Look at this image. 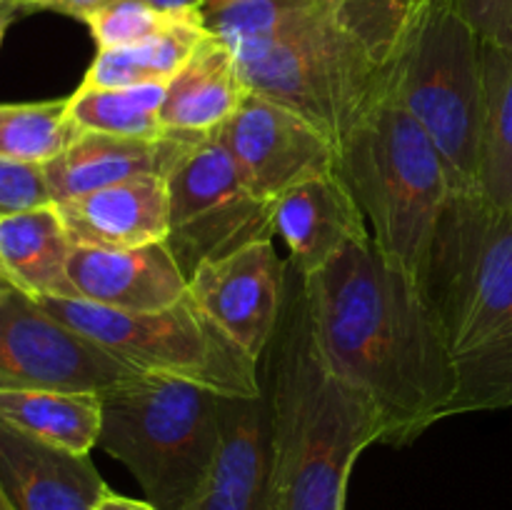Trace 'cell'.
I'll list each match as a JSON object with an SVG mask.
<instances>
[{
    "label": "cell",
    "instance_id": "cell-1",
    "mask_svg": "<svg viewBox=\"0 0 512 510\" xmlns=\"http://www.w3.org/2000/svg\"><path fill=\"white\" fill-rule=\"evenodd\" d=\"M303 283L315 345L325 365L375 405L383 445L403 448L450 418L455 373L438 318L373 240L348 245Z\"/></svg>",
    "mask_w": 512,
    "mask_h": 510
},
{
    "label": "cell",
    "instance_id": "cell-2",
    "mask_svg": "<svg viewBox=\"0 0 512 510\" xmlns=\"http://www.w3.org/2000/svg\"><path fill=\"white\" fill-rule=\"evenodd\" d=\"M425 0H293L265 38L233 45L245 88L318 125L335 145L393 98Z\"/></svg>",
    "mask_w": 512,
    "mask_h": 510
},
{
    "label": "cell",
    "instance_id": "cell-3",
    "mask_svg": "<svg viewBox=\"0 0 512 510\" xmlns=\"http://www.w3.org/2000/svg\"><path fill=\"white\" fill-rule=\"evenodd\" d=\"M260 383L273 423V510H345L355 460L383 445L385 428L375 405L325 365L305 283L290 263Z\"/></svg>",
    "mask_w": 512,
    "mask_h": 510
},
{
    "label": "cell",
    "instance_id": "cell-4",
    "mask_svg": "<svg viewBox=\"0 0 512 510\" xmlns=\"http://www.w3.org/2000/svg\"><path fill=\"white\" fill-rule=\"evenodd\" d=\"M425 298L455 373L453 415L512 408V210L478 193L445 205Z\"/></svg>",
    "mask_w": 512,
    "mask_h": 510
},
{
    "label": "cell",
    "instance_id": "cell-5",
    "mask_svg": "<svg viewBox=\"0 0 512 510\" xmlns=\"http://www.w3.org/2000/svg\"><path fill=\"white\" fill-rule=\"evenodd\" d=\"M338 170L363 208L380 258L425 293L440 218L453 198L433 140L388 100L340 145Z\"/></svg>",
    "mask_w": 512,
    "mask_h": 510
},
{
    "label": "cell",
    "instance_id": "cell-6",
    "mask_svg": "<svg viewBox=\"0 0 512 510\" xmlns=\"http://www.w3.org/2000/svg\"><path fill=\"white\" fill-rule=\"evenodd\" d=\"M215 390L170 375L135 373L103 393L98 448L120 460L158 510H188L220 445Z\"/></svg>",
    "mask_w": 512,
    "mask_h": 510
},
{
    "label": "cell",
    "instance_id": "cell-7",
    "mask_svg": "<svg viewBox=\"0 0 512 510\" xmlns=\"http://www.w3.org/2000/svg\"><path fill=\"white\" fill-rule=\"evenodd\" d=\"M390 100L433 140L453 193H478L483 43L450 0L423 3L400 55Z\"/></svg>",
    "mask_w": 512,
    "mask_h": 510
},
{
    "label": "cell",
    "instance_id": "cell-8",
    "mask_svg": "<svg viewBox=\"0 0 512 510\" xmlns=\"http://www.w3.org/2000/svg\"><path fill=\"white\" fill-rule=\"evenodd\" d=\"M35 303L140 373L190 380L235 398L263 393L258 360L240 350L190 293L153 313H125L78 298H38Z\"/></svg>",
    "mask_w": 512,
    "mask_h": 510
},
{
    "label": "cell",
    "instance_id": "cell-9",
    "mask_svg": "<svg viewBox=\"0 0 512 510\" xmlns=\"http://www.w3.org/2000/svg\"><path fill=\"white\" fill-rule=\"evenodd\" d=\"M170 230L165 245L185 278L205 260L258 240H273V200L248 188L238 160L218 133L200 140L168 175Z\"/></svg>",
    "mask_w": 512,
    "mask_h": 510
},
{
    "label": "cell",
    "instance_id": "cell-10",
    "mask_svg": "<svg viewBox=\"0 0 512 510\" xmlns=\"http://www.w3.org/2000/svg\"><path fill=\"white\" fill-rule=\"evenodd\" d=\"M140 370L45 313L20 290L0 295V388L108 393Z\"/></svg>",
    "mask_w": 512,
    "mask_h": 510
},
{
    "label": "cell",
    "instance_id": "cell-11",
    "mask_svg": "<svg viewBox=\"0 0 512 510\" xmlns=\"http://www.w3.org/2000/svg\"><path fill=\"white\" fill-rule=\"evenodd\" d=\"M218 135L238 160L248 188L263 200L338 170V145L318 125L253 90Z\"/></svg>",
    "mask_w": 512,
    "mask_h": 510
},
{
    "label": "cell",
    "instance_id": "cell-12",
    "mask_svg": "<svg viewBox=\"0 0 512 510\" xmlns=\"http://www.w3.org/2000/svg\"><path fill=\"white\" fill-rule=\"evenodd\" d=\"M288 260L273 240H258L223 258L205 260L188 278L190 298L253 360L263 358L278 328Z\"/></svg>",
    "mask_w": 512,
    "mask_h": 510
},
{
    "label": "cell",
    "instance_id": "cell-13",
    "mask_svg": "<svg viewBox=\"0 0 512 510\" xmlns=\"http://www.w3.org/2000/svg\"><path fill=\"white\" fill-rule=\"evenodd\" d=\"M70 298L125 313H153L188 295V278L165 243L135 248L73 245Z\"/></svg>",
    "mask_w": 512,
    "mask_h": 510
},
{
    "label": "cell",
    "instance_id": "cell-14",
    "mask_svg": "<svg viewBox=\"0 0 512 510\" xmlns=\"http://www.w3.org/2000/svg\"><path fill=\"white\" fill-rule=\"evenodd\" d=\"M188 510H273V423L265 393L220 398V445Z\"/></svg>",
    "mask_w": 512,
    "mask_h": 510
},
{
    "label": "cell",
    "instance_id": "cell-15",
    "mask_svg": "<svg viewBox=\"0 0 512 510\" xmlns=\"http://www.w3.org/2000/svg\"><path fill=\"white\" fill-rule=\"evenodd\" d=\"M210 135L165 133L160 138H128L80 130L73 143L43 165L53 203L78 198L125 180L168 178L185 155Z\"/></svg>",
    "mask_w": 512,
    "mask_h": 510
},
{
    "label": "cell",
    "instance_id": "cell-16",
    "mask_svg": "<svg viewBox=\"0 0 512 510\" xmlns=\"http://www.w3.org/2000/svg\"><path fill=\"white\" fill-rule=\"evenodd\" d=\"M273 223L275 235L288 245L290 268L303 278L333 263L348 245L370 238L363 208L340 170L275 198Z\"/></svg>",
    "mask_w": 512,
    "mask_h": 510
},
{
    "label": "cell",
    "instance_id": "cell-17",
    "mask_svg": "<svg viewBox=\"0 0 512 510\" xmlns=\"http://www.w3.org/2000/svg\"><path fill=\"white\" fill-rule=\"evenodd\" d=\"M0 488L13 510H95L108 493L90 453H73L0 420Z\"/></svg>",
    "mask_w": 512,
    "mask_h": 510
},
{
    "label": "cell",
    "instance_id": "cell-18",
    "mask_svg": "<svg viewBox=\"0 0 512 510\" xmlns=\"http://www.w3.org/2000/svg\"><path fill=\"white\" fill-rule=\"evenodd\" d=\"M55 205L73 245L135 248L168 238V178L160 175L125 180Z\"/></svg>",
    "mask_w": 512,
    "mask_h": 510
},
{
    "label": "cell",
    "instance_id": "cell-19",
    "mask_svg": "<svg viewBox=\"0 0 512 510\" xmlns=\"http://www.w3.org/2000/svg\"><path fill=\"white\" fill-rule=\"evenodd\" d=\"M245 93L233 48L208 30L188 63L165 85L160 120L170 133L213 135L238 110Z\"/></svg>",
    "mask_w": 512,
    "mask_h": 510
},
{
    "label": "cell",
    "instance_id": "cell-20",
    "mask_svg": "<svg viewBox=\"0 0 512 510\" xmlns=\"http://www.w3.org/2000/svg\"><path fill=\"white\" fill-rule=\"evenodd\" d=\"M70 250L73 240L55 203L0 218V263L28 298H70Z\"/></svg>",
    "mask_w": 512,
    "mask_h": 510
},
{
    "label": "cell",
    "instance_id": "cell-21",
    "mask_svg": "<svg viewBox=\"0 0 512 510\" xmlns=\"http://www.w3.org/2000/svg\"><path fill=\"white\" fill-rule=\"evenodd\" d=\"M0 420L58 448L90 453L103 428V395L0 388Z\"/></svg>",
    "mask_w": 512,
    "mask_h": 510
},
{
    "label": "cell",
    "instance_id": "cell-22",
    "mask_svg": "<svg viewBox=\"0 0 512 510\" xmlns=\"http://www.w3.org/2000/svg\"><path fill=\"white\" fill-rule=\"evenodd\" d=\"M208 35L200 10H180L168 28L130 48L98 50L83 83L88 88H130L143 83L168 85Z\"/></svg>",
    "mask_w": 512,
    "mask_h": 510
},
{
    "label": "cell",
    "instance_id": "cell-23",
    "mask_svg": "<svg viewBox=\"0 0 512 510\" xmlns=\"http://www.w3.org/2000/svg\"><path fill=\"white\" fill-rule=\"evenodd\" d=\"M483 95L478 195L512 210V50L483 45Z\"/></svg>",
    "mask_w": 512,
    "mask_h": 510
},
{
    "label": "cell",
    "instance_id": "cell-24",
    "mask_svg": "<svg viewBox=\"0 0 512 510\" xmlns=\"http://www.w3.org/2000/svg\"><path fill=\"white\" fill-rule=\"evenodd\" d=\"M165 103L163 83H143L130 88H88L80 85L68 98V115L78 130L128 138H160V110Z\"/></svg>",
    "mask_w": 512,
    "mask_h": 510
},
{
    "label": "cell",
    "instance_id": "cell-25",
    "mask_svg": "<svg viewBox=\"0 0 512 510\" xmlns=\"http://www.w3.org/2000/svg\"><path fill=\"white\" fill-rule=\"evenodd\" d=\"M68 98L40 103H0V158L45 165L78 135Z\"/></svg>",
    "mask_w": 512,
    "mask_h": 510
},
{
    "label": "cell",
    "instance_id": "cell-26",
    "mask_svg": "<svg viewBox=\"0 0 512 510\" xmlns=\"http://www.w3.org/2000/svg\"><path fill=\"white\" fill-rule=\"evenodd\" d=\"M173 15L175 13L155 8L148 0H113L90 15L85 25L93 33L98 50H113L145 43L168 28Z\"/></svg>",
    "mask_w": 512,
    "mask_h": 510
},
{
    "label": "cell",
    "instance_id": "cell-27",
    "mask_svg": "<svg viewBox=\"0 0 512 510\" xmlns=\"http://www.w3.org/2000/svg\"><path fill=\"white\" fill-rule=\"evenodd\" d=\"M50 203L43 165L0 158V218Z\"/></svg>",
    "mask_w": 512,
    "mask_h": 510
},
{
    "label": "cell",
    "instance_id": "cell-28",
    "mask_svg": "<svg viewBox=\"0 0 512 510\" xmlns=\"http://www.w3.org/2000/svg\"><path fill=\"white\" fill-rule=\"evenodd\" d=\"M483 45L512 50V0H450Z\"/></svg>",
    "mask_w": 512,
    "mask_h": 510
},
{
    "label": "cell",
    "instance_id": "cell-29",
    "mask_svg": "<svg viewBox=\"0 0 512 510\" xmlns=\"http://www.w3.org/2000/svg\"><path fill=\"white\" fill-rule=\"evenodd\" d=\"M113 0H20V10H53V13L70 15V18L88 20L90 15L98 13L100 8H105Z\"/></svg>",
    "mask_w": 512,
    "mask_h": 510
},
{
    "label": "cell",
    "instance_id": "cell-30",
    "mask_svg": "<svg viewBox=\"0 0 512 510\" xmlns=\"http://www.w3.org/2000/svg\"><path fill=\"white\" fill-rule=\"evenodd\" d=\"M95 510H158V508H155L150 500H135V498H128V495L113 493V490L108 488V493L100 498L98 508Z\"/></svg>",
    "mask_w": 512,
    "mask_h": 510
},
{
    "label": "cell",
    "instance_id": "cell-31",
    "mask_svg": "<svg viewBox=\"0 0 512 510\" xmlns=\"http://www.w3.org/2000/svg\"><path fill=\"white\" fill-rule=\"evenodd\" d=\"M148 3L165 13H180V10H200L205 0H148Z\"/></svg>",
    "mask_w": 512,
    "mask_h": 510
},
{
    "label": "cell",
    "instance_id": "cell-32",
    "mask_svg": "<svg viewBox=\"0 0 512 510\" xmlns=\"http://www.w3.org/2000/svg\"><path fill=\"white\" fill-rule=\"evenodd\" d=\"M18 10H20V8H18V5H15V0L8 5V8L0 10V45H3L5 30H8L10 23H13V18H15V13H18Z\"/></svg>",
    "mask_w": 512,
    "mask_h": 510
},
{
    "label": "cell",
    "instance_id": "cell-33",
    "mask_svg": "<svg viewBox=\"0 0 512 510\" xmlns=\"http://www.w3.org/2000/svg\"><path fill=\"white\" fill-rule=\"evenodd\" d=\"M228 3H233V0H205V3L200 5V13H210V10H218Z\"/></svg>",
    "mask_w": 512,
    "mask_h": 510
},
{
    "label": "cell",
    "instance_id": "cell-34",
    "mask_svg": "<svg viewBox=\"0 0 512 510\" xmlns=\"http://www.w3.org/2000/svg\"><path fill=\"white\" fill-rule=\"evenodd\" d=\"M10 290H15V285L10 283L8 273H5L3 263H0V295H3V293H10Z\"/></svg>",
    "mask_w": 512,
    "mask_h": 510
},
{
    "label": "cell",
    "instance_id": "cell-35",
    "mask_svg": "<svg viewBox=\"0 0 512 510\" xmlns=\"http://www.w3.org/2000/svg\"><path fill=\"white\" fill-rule=\"evenodd\" d=\"M0 510H13V508H10V503H8V498H5V493H3V488H0Z\"/></svg>",
    "mask_w": 512,
    "mask_h": 510
},
{
    "label": "cell",
    "instance_id": "cell-36",
    "mask_svg": "<svg viewBox=\"0 0 512 510\" xmlns=\"http://www.w3.org/2000/svg\"><path fill=\"white\" fill-rule=\"evenodd\" d=\"M10 3H13V0H0V10H3V8H8Z\"/></svg>",
    "mask_w": 512,
    "mask_h": 510
},
{
    "label": "cell",
    "instance_id": "cell-37",
    "mask_svg": "<svg viewBox=\"0 0 512 510\" xmlns=\"http://www.w3.org/2000/svg\"><path fill=\"white\" fill-rule=\"evenodd\" d=\"M20 3V0H15V5H18Z\"/></svg>",
    "mask_w": 512,
    "mask_h": 510
}]
</instances>
